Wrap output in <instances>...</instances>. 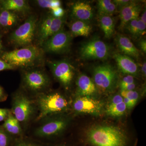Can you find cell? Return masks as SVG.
I'll use <instances>...</instances> for the list:
<instances>
[{
	"instance_id": "6da1fadb",
	"label": "cell",
	"mask_w": 146,
	"mask_h": 146,
	"mask_svg": "<svg viewBox=\"0 0 146 146\" xmlns=\"http://www.w3.org/2000/svg\"><path fill=\"white\" fill-rule=\"evenodd\" d=\"M89 143L94 146H126L124 133L119 128L112 126H98L87 134Z\"/></svg>"
},
{
	"instance_id": "7a4b0ae2",
	"label": "cell",
	"mask_w": 146,
	"mask_h": 146,
	"mask_svg": "<svg viewBox=\"0 0 146 146\" xmlns=\"http://www.w3.org/2000/svg\"><path fill=\"white\" fill-rule=\"evenodd\" d=\"M43 54L41 49L31 45L3 53L1 57L14 68H27L34 66L41 61Z\"/></svg>"
},
{
	"instance_id": "3957f363",
	"label": "cell",
	"mask_w": 146,
	"mask_h": 146,
	"mask_svg": "<svg viewBox=\"0 0 146 146\" xmlns=\"http://www.w3.org/2000/svg\"><path fill=\"white\" fill-rule=\"evenodd\" d=\"M37 19L32 15L25 23L12 33L10 36L11 42L18 47H27L31 45L35 35Z\"/></svg>"
},
{
	"instance_id": "277c9868",
	"label": "cell",
	"mask_w": 146,
	"mask_h": 146,
	"mask_svg": "<svg viewBox=\"0 0 146 146\" xmlns=\"http://www.w3.org/2000/svg\"><path fill=\"white\" fill-rule=\"evenodd\" d=\"M38 104L39 113L37 118L38 120L51 114L62 112L68 106L67 100L58 93L43 95L39 98Z\"/></svg>"
},
{
	"instance_id": "5b68a950",
	"label": "cell",
	"mask_w": 146,
	"mask_h": 146,
	"mask_svg": "<svg viewBox=\"0 0 146 146\" xmlns=\"http://www.w3.org/2000/svg\"><path fill=\"white\" fill-rule=\"evenodd\" d=\"M93 77L96 86L105 92L112 91L117 80V74L115 68L108 64L95 67L93 70Z\"/></svg>"
},
{
	"instance_id": "8992f818",
	"label": "cell",
	"mask_w": 146,
	"mask_h": 146,
	"mask_svg": "<svg viewBox=\"0 0 146 146\" xmlns=\"http://www.w3.org/2000/svg\"><path fill=\"white\" fill-rule=\"evenodd\" d=\"M79 54L84 60H104L109 57L110 50L105 43L95 38L82 45Z\"/></svg>"
},
{
	"instance_id": "52a82bcc",
	"label": "cell",
	"mask_w": 146,
	"mask_h": 146,
	"mask_svg": "<svg viewBox=\"0 0 146 146\" xmlns=\"http://www.w3.org/2000/svg\"><path fill=\"white\" fill-rule=\"evenodd\" d=\"M72 36L63 29L43 42V50L52 53H64L70 50Z\"/></svg>"
},
{
	"instance_id": "ba28073f",
	"label": "cell",
	"mask_w": 146,
	"mask_h": 146,
	"mask_svg": "<svg viewBox=\"0 0 146 146\" xmlns=\"http://www.w3.org/2000/svg\"><path fill=\"white\" fill-rule=\"evenodd\" d=\"M31 101L22 94L16 95L13 100L12 114L19 122L28 121L33 112Z\"/></svg>"
},
{
	"instance_id": "9c48e42d",
	"label": "cell",
	"mask_w": 146,
	"mask_h": 146,
	"mask_svg": "<svg viewBox=\"0 0 146 146\" xmlns=\"http://www.w3.org/2000/svg\"><path fill=\"white\" fill-rule=\"evenodd\" d=\"M49 64L56 78L65 87L69 86L74 76V68L70 63L63 60L50 62Z\"/></svg>"
},
{
	"instance_id": "30bf717a",
	"label": "cell",
	"mask_w": 146,
	"mask_h": 146,
	"mask_svg": "<svg viewBox=\"0 0 146 146\" xmlns=\"http://www.w3.org/2000/svg\"><path fill=\"white\" fill-rule=\"evenodd\" d=\"M23 81L27 88L36 92L46 89L50 83V80L47 75L37 70L26 72L23 76Z\"/></svg>"
},
{
	"instance_id": "8fae6325",
	"label": "cell",
	"mask_w": 146,
	"mask_h": 146,
	"mask_svg": "<svg viewBox=\"0 0 146 146\" xmlns=\"http://www.w3.org/2000/svg\"><path fill=\"white\" fill-rule=\"evenodd\" d=\"M74 110L79 113L99 115L101 112L102 104L100 101L90 96H80L75 100Z\"/></svg>"
},
{
	"instance_id": "7c38bea8",
	"label": "cell",
	"mask_w": 146,
	"mask_h": 146,
	"mask_svg": "<svg viewBox=\"0 0 146 146\" xmlns=\"http://www.w3.org/2000/svg\"><path fill=\"white\" fill-rule=\"evenodd\" d=\"M67 125V121L64 119L51 120L39 127L36 131V134L40 137L53 136L62 131Z\"/></svg>"
},
{
	"instance_id": "4fadbf2b",
	"label": "cell",
	"mask_w": 146,
	"mask_h": 146,
	"mask_svg": "<svg viewBox=\"0 0 146 146\" xmlns=\"http://www.w3.org/2000/svg\"><path fill=\"white\" fill-rule=\"evenodd\" d=\"M113 58L119 70L123 74L132 76L138 74L139 67L131 58L120 53L115 54L113 55Z\"/></svg>"
},
{
	"instance_id": "5bb4252c",
	"label": "cell",
	"mask_w": 146,
	"mask_h": 146,
	"mask_svg": "<svg viewBox=\"0 0 146 146\" xmlns=\"http://www.w3.org/2000/svg\"><path fill=\"white\" fill-rule=\"evenodd\" d=\"M142 9V6L134 1H131L128 4L121 8L119 10L120 28H123L129 22L139 18Z\"/></svg>"
},
{
	"instance_id": "9a60e30c",
	"label": "cell",
	"mask_w": 146,
	"mask_h": 146,
	"mask_svg": "<svg viewBox=\"0 0 146 146\" xmlns=\"http://www.w3.org/2000/svg\"><path fill=\"white\" fill-rule=\"evenodd\" d=\"M72 15L76 20L88 22L94 17L93 8L88 3L84 2H76L72 8Z\"/></svg>"
},
{
	"instance_id": "2e32d148",
	"label": "cell",
	"mask_w": 146,
	"mask_h": 146,
	"mask_svg": "<svg viewBox=\"0 0 146 146\" xmlns=\"http://www.w3.org/2000/svg\"><path fill=\"white\" fill-rule=\"evenodd\" d=\"M115 42L119 49L124 54L136 59H138L140 57L139 50L127 36L121 35H117L115 38Z\"/></svg>"
},
{
	"instance_id": "e0dca14e",
	"label": "cell",
	"mask_w": 146,
	"mask_h": 146,
	"mask_svg": "<svg viewBox=\"0 0 146 146\" xmlns=\"http://www.w3.org/2000/svg\"><path fill=\"white\" fill-rule=\"evenodd\" d=\"M78 94L80 96H90L96 94V86L94 81L86 75L79 76L77 82Z\"/></svg>"
},
{
	"instance_id": "ac0fdd59",
	"label": "cell",
	"mask_w": 146,
	"mask_h": 146,
	"mask_svg": "<svg viewBox=\"0 0 146 146\" xmlns=\"http://www.w3.org/2000/svg\"><path fill=\"white\" fill-rule=\"evenodd\" d=\"M3 9L27 13L30 9L28 3L25 0H4L0 1Z\"/></svg>"
},
{
	"instance_id": "d6986e66",
	"label": "cell",
	"mask_w": 146,
	"mask_h": 146,
	"mask_svg": "<svg viewBox=\"0 0 146 146\" xmlns=\"http://www.w3.org/2000/svg\"><path fill=\"white\" fill-rule=\"evenodd\" d=\"M92 26L89 22L76 20L70 26L72 36H87L92 31Z\"/></svg>"
},
{
	"instance_id": "ffe728a7",
	"label": "cell",
	"mask_w": 146,
	"mask_h": 146,
	"mask_svg": "<svg viewBox=\"0 0 146 146\" xmlns=\"http://www.w3.org/2000/svg\"><path fill=\"white\" fill-rule=\"evenodd\" d=\"M100 27L103 31L105 38H111L115 32V23L114 19L108 15H100L99 18Z\"/></svg>"
},
{
	"instance_id": "44dd1931",
	"label": "cell",
	"mask_w": 146,
	"mask_h": 146,
	"mask_svg": "<svg viewBox=\"0 0 146 146\" xmlns=\"http://www.w3.org/2000/svg\"><path fill=\"white\" fill-rule=\"evenodd\" d=\"M17 13L11 11L4 10L0 12V25L9 28L15 26L19 21Z\"/></svg>"
},
{
	"instance_id": "7402d4cb",
	"label": "cell",
	"mask_w": 146,
	"mask_h": 146,
	"mask_svg": "<svg viewBox=\"0 0 146 146\" xmlns=\"http://www.w3.org/2000/svg\"><path fill=\"white\" fill-rule=\"evenodd\" d=\"M124 28L134 37L142 36L146 32V24L139 18L129 21Z\"/></svg>"
},
{
	"instance_id": "603a6c76",
	"label": "cell",
	"mask_w": 146,
	"mask_h": 146,
	"mask_svg": "<svg viewBox=\"0 0 146 146\" xmlns=\"http://www.w3.org/2000/svg\"><path fill=\"white\" fill-rule=\"evenodd\" d=\"M98 12L100 15L111 16L117 11V7L112 1L100 0L97 3Z\"/></svg>"
},
{
	"instance_id": "cb8c5ba5",
	"label": "cell",
	"mask_w": 146,
	"mask_h": 146,
	"mask_svg": "<svg viewBox=\"0 0 146 146\" xmlns=\"http://www.w3.org/2000/svg\"><path fill=\"white\" fill-rule=\"evenodd\" d=\"M65 22V19L64 17L59 18L53 17L51 25L49 29L45 35L44 42L50 36L63 29Z\"/></svg>"
},
{
	"instance_id": "d4e9b609",
	"label": "cell",
	"mask_w": 146,
	"mask_h": 146,
	"mask_svg": "<svg viewBox=\"0 0 146 146\" xmlns=\"http://www.w3.org/2000/svg\"><path fill=\"white\" fill-rule=\"evenodd\" d=\"M53 17L51 14L48 15L44 18L40 23L38 30V38L41 44H43L44 42L45 35L49 29Z\"/></svg>"
},
{
	"instance_id": "484cf974",
	"label": "cell",
	"mask_w": 146,
	"mask_h": 146,
	"mask_svg": "<svg viewBox=\"0 0 146 146\" xmlns=\"http://www.w3.org/2000/svg\"><path fill=\"white\" fill-rule=\"evenodd\" d=\"M127 108L123 102L113 106L108 105L106 110L108 115L113 117H119L123 115Z\"/></svg>"
},
{
	"instance_id": "4316f807",
	"label": "cell",
	"mask_w": 146,
	"mask_h": 146,
	"mask_svg": "<svg viewBox=\"0 0 146 146\" xmlns=\"http://www.w3.org/2000/svg\"><path fill=\"white\" fill-rule=\"evenodd\" d=\"M36 2L40 7L49 9L50 10L61 6V2L58 0H38Z\"/></svg>"
},
{
	"instance_id": "83f0119b",
	"label": "cell",
	"mask_w": 146,
	"mask_h": 146,
	"mask_svg": "<svg viewBox=\"0 0 146 146\" xmlns=\"http://www.w3.org/2000/svg\"><path fill=\"white\" fill-rule=\"evenodd\" d=\"M121 96L123 98H126L129 100L134 102L137 103L138 101L139 95L138 92L136 91H123L121 90Z\"/></svg>"
},
{
	"instance_id": "f1b7e54d",
	"label": "cell",
	"mask_w": 146,
	"mask_h": 146,
	"mask_svg": "<svg viewBox=\"0 0 146 146\" xmlns=\"http://www.w3.org/2000/svg\"><path fill=\"white\" fill-rule=\"evenodd\" d=\"M15 119V118L13 114L10 113L8 117L5 120L3 124L4 128L5 129V130L11 134L13 133Z\"/></svg>"
},
{
	"instance_id": "f546056e",
	"label": "cell",
	"mask_w": 146,
	"mask_h": 146,
	"mask_svg": "<svg viewBox=\"0 0 146 146\" xmlns=\"http://www.w3.org/2000/svg\"><path fill=\"white\" fill-rule=\"evenodd\" d=\"M9 142V139L7 134L0 127V146H7Z\"/></svg>"
},
{
	"instance_id": "4dcf8cb0",
	"label": "cell",
	"mask_w": 146,
	"mask_h": 146,
	"mask_svg": "<svg viewBox=\"0 0 146 146\" xmlns=\"http://www.w3.org/2000/svg\"><path fill=\"white\" fill-rule=\"evenodd\" d=\"M51 15L55 18H59L63 17L65 11L61 7L51 10Z\"/></svg>"
},
{
	"instance_id": "1f68e13d",
	"label": "cell",
	"mask_w": 146,
	"mask_h": 146,
	"mask_svg": "<svg viewBox=\"0 0 146 146\" xmlns=\"http://www.w3.org/2000/svg\"><path fill=\"white\" fill-rule=\"evenodd\" d=\"M134 83V79L133 76L127 75L124 77L120 82V86Z\"/></svg>"
},
{
	"instance_id": "d6a6232c",
	"label": "cell",
	"mask_w": 146,
	"mask_h": 146,
	"mask_svg": "<svg viewBox=\"0 0 146 146\" xmlns=\"http://www.w3.org/2000/svg\"><path fill=\"white\" fill-rule=\"evenodd\" d=\"M14 68V67L10 64L0 58V72L6 70H13Z\"/></svg>"
},
{
	"instance_id": "836d02e7",
	"label": "cell",
	"mask_w": 146,
	"mask_h": 146,
	"mask_svg": "<svg viewBox=\"0 0 146 146\" xmlns=\"http://www.w3.org/2000/svg\"><path fill=\"white\" fill-rule=\"evenodd\" d=\"M112 1L116 5L117 9L120 8V9L123 7L125 6V5L128 4L131 1H128V0H115V1Z\"/></svg>"
},
{
	"instance_id": "e575fe53",
	"label": "cell",
	"mask_w": 146,
	"mask_h": 146,
	"mask_svg": "<svg viewBox=\"0 0 146 146\" xmlns=\"http://www.w3.org/2000/svg\"><path fill=\"white\" fill-rule=\"evenodd\" d=\"M123 102V98L120 95H115L112 98V100L109 104L110 106L115 105Z\"/></svg>"
},
{
	"instance_id": "d590c367",
	"label": "cell",
	"mask_w": 146,
	"mask_h": 146,
	"mask_svg": "<svg viewBox=\"0 0 146 146\" xmlns=\"http://www.w3.org/2000/svg\"><path fill=\"white\" fill-rule=\"evenodd\" d=\"M10 113V111L8 109L0 108V121L4 120L5 121Z\"/></svg>"
},
{
	"instance_id": "8d00e7d4",
	"label": "cell",
	"mask_w": 146,
	"mask_h": 146,
	"mask_svg": "<svg viewBox=\"0 0 146 146\" xmlns=\"http://www.w3.org/2000/svg\"><path fill=\"white\" fill-rule=\"evenodd\" d=\"M121 90L123 91H132L135 89L136 84L134 83L120 86Z\"/></svg>"
},
{
	"instance_id": "74e56055",
	"label": "cell",
	"mask_w": 146,
	"mask_h": 146,
	"mask_svg": "<svg viewBox=\"0 0 146 146\" xmlns=\"http://www.w3.org/2000/svg\"><path fill=\"white\" fill-rule=\"evenodd\" d=\"M123 102L124 103L126 106L127 108H128V109H131V108H132L135 106L136 104L134 102L129 100L126 98H123Z\"/></svg>"
},
{
	"instance_id": "f35d334b",
	"label": "cell",
	"mask_w": 146,
	"mask_h": 146,
	"mask_svg": "<svg viewBox=\"0 0 146 146\" xmlns=\"http://www.w3.org/2000/svg\"><path fill=\"white\" fill-rule=\"evenodd\" d=\"M139 47L142 51L146 54V41L145 39H142L139 42Z\"/></svg>"
},
{
	"instance_id": "ab89813d",
	"label": "cell",
	"mask_w": 146,
	"mask_h": 146,
	"mask_svg": "<svg viewBox=\"0 0 146 146\" xmlns=\"http://www.w3.org/2000/svg\"><path fill=\"white\" fill-rule=\"evenodd\" d=\"M16 146H39L35 144L28 143H22L18 144Z\"/></svg>"
},
{
	"instance_id": "60d3db41",
	"label": "cell",
	"mask_w": 146,
	"mask_h": 146,
	"mask_svg": "<svg viewBox=\"0 0 146 146\" xmlns=\"http://www.w3.org/2000/svg\"><path fill=\"white\" fill-rule=\"evenodd\" d=\"M146 11L145 9L143 13H142V15L141 17V20L143 21L144 23L146 24Z\"/></svg>"
},
{
	"instance_id": "b9f144b4",
	"label": "cell",
	"mask_w": 146,
	"mask_h": 146,
	"mask_svg": "<svg viewBox=\"0 0 146 146\" xmlns=\"http://www.w3.org/2000/svg\"><path fill=\"white\" fill-rule=\"evenodd\" d=\"M146 61H145L143 63L142 66V72L143 75L145 77H146Z\"/></svg>"
},
{
	"instance_id": "7bdbcfd3",
	"label": "cell",
	"mask_w": 146,
	"mask_h": 146,
	"mask_svg": "<svg viewBox=\"0 0 146 146\" xmlns=\"http://www.w3.org/2000/svg\"><path fill=\"white\" fill-rule=\"evenodd\" d=\"M3 96V92L2 88L0 86V100L2 99Z\"/></svg>"
},
{
	"instance_id": "ee69618b",
	"label": "cell",
	"mask_w": 146,
	"mask_h": 146,
	"mask_svg": "<svg viewBox=\"0 0 146 146\" xmlns=\"http://www.w3.org/2000/svg\"><path fill=\"white\" fill-rule=\"evenodd\" d=\"M3 48V46L1 40V38H0V51L2 50Z\"/></svg>"
}]
</instances>
